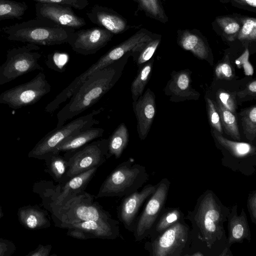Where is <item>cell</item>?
Returning <instances> with one entry per match:
<instances>
[{"instance_id": "16", "label": "cell", "mask_w": 256, "mask_h": 256, "mask_svg": "<svg viewBox=\"0 0 256 256\" xmlns=\"http://www.w3.org/2000/svg\"><path fill=\"white\" fill-rule=\"evenodd\" d=\"M35 8L36 18L47 20L58 26L78 28L86 24L84 18L76 14L68 6L37 2Z\"/></svg>"}, {"instance_id": "15", "label": "cell", "mask_w": 256, "mask_h": 256, "mask_svg": "<svg viewBox=\"0 0 256 256\" xmlns=\"http://www.w3.org/2000/svg\"><path fill=\"white\" fill-rule=\"evenodd\" d=\"M157 186L146 184L140 191L124 196L118 208V218L126 230L134 232L140 208L154 192Z\"/></svg>"}, {"instance_id": "14", "label": "cell", "mask_w": 256, "mask_h": 256, "mask_svg": "<svg viewBox=\"0 0 256 256\" xmlns=\"http://www.w3.org/2000/svg\"><path fill=\"white\" fill-rule=\"evenodd\" d=\"M114 34L101 27L74 31L68 43L76 52L84 56L96 54L110 42Z\"/></svg>"}, {"instance_id": "7", "label": "cell", "mask_w": 256, "mask_h": 256, "mask_svg": "<svg viewBox=\"0 0 256 256\" xmlns=\"http://www.w3.org/2000/svg\"><path fill=\"white\" fill-rule=\"evenodd\" d=\"M104 108L92 110L90 113L76 118L66 125L55 128L43 137L28 152V157L44 160L50 156L55 154L58 146L74 134L98 124L99 122L95 116Z\"/></svg>"}, {"instance_id": "41", "label": "cell", "mask_w": 256, "mask_h": 256, "mask_svg": "<svg viewBox=\"0 0 256 256\" xmlns=\"http://www.w3.org/2000/svg\"><path fill=\"white\" fill-rule=\"evenodd\" d=\"M247 208L251 221L256 224V190L250 192L247 199Z\"/></svg>"}, {"instance_id": "1", "label": "cell", "mask_w": 256, "mask_h": 256, "mask_svg": "<svg viewBox=\"0 0 256 256\" xmlns=\"http://www.w3.org/2000/svg\"><path fill=\"white\" fill-rule=\"evenodd\" d=\"M230 212V208L212 190H207L200 194L185 217L192 225L190 246L185 256H220L225 249L230 248L224 226Z\"/></svg>"}, {"instance_id": "42", "label": "cell", "mask_w": 256, "mask_h": 256, "mask_svg": "<svg viewBox=\"0 0 256 256\" xmlns=\"http://www.w3.org/2000/svg\"><path fill=\"white\" fill-rule=\"evenodd\" d=\"M16 248L12 241L0 238V256H10L15 252Z\"/></svg>"}, {"instance_id": "29", "label": "cell", "mask_w": 256, "mask_h": 256, "mask_svg": "<svg viewBox=\"0 0 256 256\" xmlns=\"http://www.w3.org/2000/svg\"><path fill=\"white\" fill-rule=\"evenodd\" d=\"M216 106L219 113L222 130L233 140L240 141L241 137L235 114L226 109L216 102Z\"/></svg>"}, {"instance_id": "48", "label": "cell", "mask_w": 256, "mask_h": 256, "mask_svg": "<svg viewBox=\"0 0 256 256\" xmlns=\"http://www.w3.org/2000/svg\"><path fill=\"white\" fill-rule=\"evenodd\" d=\"M4 216V212L2 210V208L0 206V218L3 217Z\"/></svg>"}, {"instance_id": "23", "label": "cell", "mask_w": 256, "mask_h": 256, "mask_svg": "<svg viewBox=\"0 0 256 256\" xmlns=\"http://www.w3.org/2000/svg\"><path fill=\"white\" fill-rule=\"evenodd\" d=\"M104 129L91 127L76 132L71 135L56 148L55 154L66 152L78 149L102 136Z\"/></svg>"}, {"instance_id": "31", "label": "cell", "mask_w": 256, "mask_h": 256, "mask_svg": "<svg viewBox=\"0 0 256 256\" xmlns=\"http://www.w3.org/2000/svg\"><path fill=\"white\" fill-rule=\"evenodd\" d=\"M180 43L184 49L192 52L199 58L206 60L208 58V50L202 40L197 36L186 33Z\"/></svg>"}, {"instance_id": "20", "label": "cell", "mask_w": 256, "mask_h": 256, "mask_svg": "<svg viewBox=\"0 0 256 256\" xmlns=\"http://www.w3.org/2000/svg\"><path fill=\"white\" fill-rule=\"evenodd\" d=\"M77 228L90 234L93 238L114 240L120 236L118 224L88 220L62 224L60 228Z\"/></svg>"}, {"instance_id": "6", "label": "cell", "mask_w": 256, "mask_h": 256, "mask_svg": "<svg viewBox=\"0 0 256 256\" xmlns=\"http://www.w3.org/2000/svg\"><path fill=\"white\" fill-rule=\"evenodd\" d=\"M148 179L146 168L130 158L118 164L108 176L95 197L128 196L138 191Z\"/></svg>"}, {"instance_id": "38", "label": "cell", "mask_w": 256, "mask_h": 256, "mask_svg": "<svg viewBox=\"0 0 256 256\" xmlns=\"http://www.w3.org/2000/svg\"><path fill=\"white\" fill-rule=\"evenodd\" d=\"M214 72L218 79L229 80L233 78L234 74L228 56H226L223 62L216 66Z\"/></svg>"}, {"instance_id": "18", "label": "cell", "mask_w": 256, "mask_h": 256, "mask_svg": "<svg viewBox=\"0 0 256 256\" xmlns=\"http://www.w3.org/2000/svg\"><path fill=\"white\" fill-rule=\"evenodd\" d=\"M86 16L92 23L113 34L122 33L130 28L122 15L111 8L98 4L93 6Z\"/></svg>"}, {"instance_id": "34", "label": "cell", "mask_w": 256, "mask_h": 256, "mask_svg": "<svg viewBox=\"0 0 256 256\" xmlns=\"http://www.w3.org/2000/svg\"><path fill=\"white\" fill-rule=\"evenodd\" d=\"M206 108L208 118L211 126L214 130L222 134L220 117L216 106V102L209 98H206Z\"/></svg>"}, {"instance_id": "27", "label": "cell", "mask_w": 256, "mask_h": 256, "mask_svg": "<svg viewBox=\"0 0 256 256\" xmlns=\"http://www.w3.org/2000/svg\"><path fill=\"white\" fill-rule=\"evenodd\" d=\"M154 60H150L138 68V73L130 86L133 101L136 100L142 94L151 76Z\"/></svg>"}, {"instance_id": "12", "label": "cell", "mask_w": 256, "mask_h": 256, "mask_svg": "<svg viewBox=\"0 0 256 256\" xmlns=\"http://www.w3.org/2000/svg\"><path fill=\"white\" fill-rule=\"evenodd\" d=\"M108 138L101 139L66 152L64 156L68 162V178L102 165L108 158Z\"/></svg>"}, {"instance_id": "37", "label": "cell", "mask_w": 256, "mask_h": 256, "mask_svg": "<svg viewBox=\"0 0 256 256\" xmlns=\"http://www.w3.org/2000/svg\"><path fill=\"white\" fill-rule=\"evenodd\" d=\"M217 22L224 33L232 40L240 30L239 24L234 18L224 17L218 18Z\"/></svg>"}, {"instance_id": "9", "label": "cell", "mask_w": 256, "mask_h": 256, "mask_svg": "<svg viewBox=\"0 0 256 256\" xmlns=\"http://www.w3.org/2000/svg\"><path fill=\"white\" fill-rule=\"evenodd\" d=\"M40 49L38 45L27 43L8 50L6 60L0 66V86L30 72L42 70L38 63Z\"/></svg>"}, {"instance_id": "17", "label": "cell", "mask_w": 256, "mask_h": 256, "mask_svg": "<svg viewBox=\"0 0 256 256\" xmlns=\"http://www.w3.org/2000/svg\"><path fill=\"white\" fill-rule=\"evenodd\" d=\"M137 120L136 130L140 140L146 138L156 113V97L148 88L136 100L132 102Z\"/></svg>"}, {"instance_id": "2", "label": "cell", "mask_w": 256, "mask_h": 256, "mask_svg": "<svg viewBox=\"0 0 256 256\" xmlns=\"http://www.w3.org/2000/svg\"><path fill=\"white\" fill-rule=\"evenodd\" d=\"M130 52L86 80L58 112L56 128L92 106L114 86L122 74Z\"/></svg>"}, {"instance_id": "30", "label": "cell", "mask_w": 256, "mask_h": 256, "mask_svg": "<svg viewBox=\"0 0 256 256\" xmlns=\"http://www.w3.org/2000/svg\"><path fill=\"white\" fill-rule=\"evenodd\" d=\"M28 8L24 2L12 0H0V21L16 18H22Z\"/></svg>"}, {"instance_id": "26", "label": "cell", "mask_w": 256, "mask_h": 256, "mask_svg": "<svg viewBox=\"0 0 256 256\" xmlns=\"http://www.w3.org/2000/svg\"><path fill=\"white\" fill-rule=\"evenodd\" d=\"M46 170L54 180L62 184L69 180L67 176L68 162L64 156L60 154H52L45 160Z\"/></svg>"}, {"instance_id": "3", "label": "cell", "mask_w": 256, "mask_h": 256, "mask_svg": "<svg viewBox=\"0 0 256 256\" xmlns=\"http://www.w3.org/2000/svg\"><path fill=\"white\" fill-rule=\"evenodd\" d=\"M0 30L10 40L48 46L68 43L70 33L74 31L38 18L4 27Z\"/></svg>"}, {"instance_id": "35", "label": "cell", "mask_w": 256, "mask_h": 256, "mask_svg": "<svg viewBox=\"0 0 256 256\" xmlns=\"http://www.w3.org/2000/svg\"><path fill=\"white\" fill-rule=\"evenodd\" d=\"M240 40H255L256 38V20L247 18L244 20L242 26L238 34Z\"/></svg>"}, {"instance_id": "11", "label": "cell", "mask_w": 256, "mask_h": 256, "mask_svg": "<svg viewBox=\"0 0 256 256\" xmlns=\"http://www.w3.org/2000/svg\"><path fill=\"white\" fill-rule=\"evenodd\" d=\"M51 90L45 74L40 72L30 80L0 94V104L14 110L34 104Z\"/></svg>"}, {"instance_id": "33", "label": "cell", "mask_w": 256, "mask_h": 256, "mask_svg": "<svg viewBox=\"0 0 256 256\" xmlns=\"http://www.w3.org/2000/svg\"><path fill=\"white\" fill-rule=\"evenodd\" d=\"M236 94L224 90H219L216 95V102L226 109L235 114L237 108Z\"/></svg>"}, {"instance_id": "21", "label": "cell", "mask_w": 256, "mask_h": 256, "mask_svg": "<svg viewBox=\"0 0 256 256\" xmlns=\"http://www.w3.org/2000/svg\"><path fill=\"white\" fill-rule=\"evenodd\" d=\"M18 216L20 224L26 229L37 230L50 226L48 212L37 205L20 208Z\"/></svg>"}, {"instance_id": "44", "label": "cell", "mask_w": 256, "mask_h": 256, "mask_svg": "<svg viewBox=\"0 0 256 256\" xmlns=\"http://www.w3.org/2000/svg\"><path fill=\"white\" fill-rule=\"evenodd\" d=\"M66 234L70 237L81 240H86L93 238L92 236L84 232V230L77 228H69Z\"/></svg>"}, {"instance_id": "24", "label": "cell", "mask_w": 256, "mask_h": 256, "mask_svg": "<svg viewBox=\"0 0 256 256\" xmlns=\"http://www.w3.org/2000/svg\"><path fill=\"white\" fill-rule=\"evenodd\" d=\"M184 219V215L180 208L164 206L154 224L148 236L150 238V240L154 238L174 224Z\"/></svg>"}, {"instance_id": "10", "label": "cell", "mask_w": 256, "mask_h": 256, "mask_svg": "<svg viewBox=\"0 0 256 256\" xmlns=\"http://www.w3.org/2000/svg\"><path fill=\"white\" fill-rule=\"evenodd\" d=\"M212 134L220 148L226 152L222 164L235 172L249 176L256 171V147L250 144L233 141L224 137L215 130Z\"/></svg>"}, {"instance_id": "39", "label": "cell", "mask_w": 256, "mask_h": 256, "mask_svg": "<svg viewBox=\"0 0 256 256\" xmlns=\"http://www.w3.org/2000/svg\"><path fill=\"white\" fill-rule=\"evenodd\" d=\"M38 2L56 4L68 6L81 10L86 8L89 4L88 0H31Z\"/></svg>"}, {"instance_id": "22", "label": "cell", "mask_w": 256, "mask_h": 256, "mask_svg": "<svg viewBox=\"0 0 256 256\" xmlns=\"http://www.w3.org/2000/svg\"><path fill=\"white\" fill-rule=\"evenodd\" d=\"M190 74L187 70L176 72L172 74L167 86L169 94L182 100L196 99L200 94L190 84Z\"/></svg>"}, {"instance_id": "32", "label": "cell", "mask_w": 256, "mask_h": 256, "mask_svg": "<svg viewBox=\"0 0 256 256\" xmlns=\"http://www.w3.org/2000/svg\"><path fill=\"white\" fill-rule=\"evenodd\" d=\"M242 125L246 138L250 142L256 137V106H252L240 113Z\"/></svg>"}, {"instance_id": "8", "label": "cell", "mask_w": 256, "mask_h": 256, "mask_svg": "<svg viewBox=\"0 0 256 256\" xmlns=\"http://www.w3.org/2000/svg\"><path fill=\"white\" fill-rule=\"evenodd\" d=\"M190 238V228L184 219L146 242L144 249L150 256H185L189 249Z\"/></svg>"}, {"instance_id": "40", "label": "cell", "mask_w": 256, "mask_h": 256, "mask_svg": "<svg viewBox=\"0 0 256 256\" xmlns=\"http://www.w3.org/2000/svg\"><path fill=\"white\" fill-rule=\"evenodd\" d=\"M136 2L139 7L144 10L146 14L155 16L158 14L156 0H133Z\"/></svg>"}, {"instance_id": "25", "label": "cell", "mask_w": 256, "mask_h": 256, "mask_svg": "<svg viewBox=\"0 0 256 256\" xmlns=\"http://www.w3.org/2000/svg\"><path fill=\"white\" fill-rule=\"evenodd\" d=\"M108 139V158H120L129 141V132L124 123L120 124Z\"/></svg>"}, {"instance_id": "46", "label": "cell", "mask_w": 256, "mask_h": 256, "mask_svg": "<svg viewBox=\"0 0 256 256\" xmlns=\"http://www.w3.org/2000/svg\"><path fill=\"white\" fill-rule=\"evenodd\" d=\"M248 50L246 49L242 55L236 60V64L239 67L242 64L246 62L248 66H245L244 67L245 70V73L246 75H252L253 74V68L248 62Z\"/></svg>"}, {"instance_id": "13", "label": "cell", "mask_w": 256, "mask_h": 256, "mask_svg": "<svg viewBox=\"0 0 256 256\" xmlns=\"http://www.w3.org/2000/svg\"><path fill=\"white\" fill-rule=\"evenodd\" d=\"M156 188L148 199L142 212L138 218L134 236L136 241L140 242L148 236L156 220L165 206L170 182L162 178Z\"/></svg>"}, {"instance_id": "36", "label": "cell", "mask_w": 256, "mask_h": 256, "mask_svg": "<svg viewBox=\"0 0 256 256\" xmlns=\"http://www.w3.org/2000/svg\"><path fill=\"white\" fill-rule=\"evenodd\" d=\"M68 58L66 54L54 52L48 56L46 64L50 68L57 72H62L64 70V68Z\"/></svg>"}, {"instance_id": "43", "label": "cell", "mask_w": 256, "mask_h": 256, "mask_svg": "<svg viewBox=\"0 0 256 256\" xmlns=\"http://www.w3.org/2000/svg\"><path fill=\"white\" fill-rule=\"evenodd\" d=\"M239 98H245L247 96H256V80H254L249 83L245 89L236 93Z\"/></svg>"}, {"instance_id": "28", "label": "cell", "mask_w": 256, "mask_h": 256, "mask_svg": "<svg viewBox=\"0 0 256 256\" xmlns=\"http://www.w3.org/2000/svg\"><path fill=\"white\" fill-rule=\"evenodd\" d=\"M160 43L152 38L137 44L130 52V56L138 68L151 59Z\"/></svg>"}, {"instance_id": "45", "label": "cell", "mask_w": 256, "mask_h": 256, "mask_svg": "<svg viewBox=\"0 0 256 256\" xmlns=\"http://www.w3.org/2000/svg\"><path fill=\"white\" fill-rule=\"evenodd\" d=\"M52 246L51 244H38V246L34 250L30 252L28 256H48L50 255Z\"/></svg>"}, {"instance_id": "4", "label": "cell", "mask_w": 256, "mask_h": 256, "mask_svg": "<svg viewBox=\"0 0 256 256\" xmlns=\"http://www.w3.org/2000/svg\"><path fill=\"white\" fill-rule=\"evenodd\" d=\"M94 198L84 191L62 205L51 206L48 210L56 226L60 228L64 224L88 220L118 224L108 212L94 201Z\"/></svg>"}, {"instance_id": "5", "label": "cell", "mask_w": 256, "mask_h": 256, "mask_svg": "<svg viewBox=\"0 0 256 256\" xmlns=\"http://www.w3.org/2000/svg\"><path fill=\"white\" fill-rule=\"evenodd\" d=\"M150 38V36L146 31L141 30L122 42L112 48L102 56L96 62L76 78L69 85L49 102L45 108L46 112L49 113L54 112L62 103L70 98L91 74L118 60L130 52L137 44Z\"/></svg>"}, {"instance_id": "47", "label": "cell", "mask_w": 256, "mask_h": 256, "mask_svg": "<svg viewBox=\"0 0 256 256\" xmlns=\"http://www.w3.org/2000/svg\"><path fill=\"white\" fill-rule=\"evenodd\" d=\"M236 2L243 4H246L254 8L256 6V0H234Z\"/></svg>"}, {"instance_id": "19", "label": "cell", "mask_w": 256, "mask_h": 256, "mask_svg": "<svg viewBox=\"0 0 256 256\" xmlns=\"http://www.w3.org/2000/svg\"><path fill=\"white\" fill-rule=\"evenodd\" d=\"M228 246L234 243H242L244 240H251V232L247 216L244 208H242L240 215L238 214V205L234 204L230 208L228 218Z\"/></svg>"}]
</instances>
